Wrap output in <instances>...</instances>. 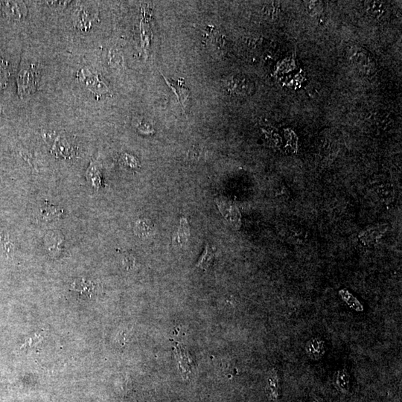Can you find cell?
<instances>
[{
	"label": "cell",
	"instance_id": "8fae6325",
	"mask_svg": "<svg viewBox=\"0 0 402 402\" xmlns=\"http://www.w3.org/2000/svg\"><path fill=\"white\" fill-rule=\"evenodd\" d=\"M214 249L210 247L208 244L205 245V250L201 255L199 261L197 263L196 266L202 269H207L209 268L210 265L212 264L214 260Z\"/></svg>",
	"mask_w": 402,
	"mask_h": 402
},
{
	"label": "cell",
	"instance_id": "8992f818",
	"mask_svg": "<svg viewBox=\"0 0 402 402\" xmlns=\"http://www.w3.org/2000/svg\"><path fill=\"white\" fill-rule=\"evenodd\" d=\"M165 81L168 83V86L172 89L175 92L177 96L178 97V101L182 105H184L185 102L187 101L189 96V89L185 85L184 80H174L172 79H168L164 77Z\"/></svg>",
	"mask_w": 402,
	"mask_h": 402
},
{
	"label": "cell",
	"instance_id": "4fadbf2b",
	"mask_svg": "<svg viewBox=\"0 0 402 402\" xmlns=\"http://www.w3.org/2000/svg\"><path fill=\"white\" fill-rule=\"evenodd\" d=\"M3 3H4L3 4L6 6L5 9H7L6 11L7 12L9 16L13 18L22 17V12L19 10L20 9V4H18L17 2H12V1Z\"/></svg>",
	"mask_w": 402,
	"mask_h": 402
},
{
	"label": "cell",
	"instance_id": "2e32d148",
	"mask_svg": "<svg viewBox=\"0 0 402 402\" xmlns=\"http://www.w3.org/2000/svg\"><path fill=\"white\" fill-rule=\"evenodd\" d=\"M311 402H323V401L320 400L318 398H314Z\"/></svg>",
	"mask_w": 402,
	"mask_h": 402
},
{
	"label": "cell",
	"instance_id": "5bb4252c",
	"mask_svg": "<svg viewBox=\"0 0 402 402\" xmlns=\"http://www.w3.org/2000/svg\"><path fill=\"white\" fill-rule=\"evenodd\" d=\"M42 214L46 217H55L58 215V208L54 205H44L42 207Z\"/></svg>",
	"mask_w": 402,
	"mask_h": 402
},
{
	"label": "cell",
	"instance_id": "ba28073f",
	"mask_svg": "<svg viewBox=\"0 0 402 402\" xmlns=\"http://www.w3.org/2000/svg\"><path fill=\"white\" fill-rule=\"evenodd\" d=\"M189 235H190V232H189L188 222L186 221L185 217H182L180 219V226H179L177 234L173 239V242L178 247H183L185 244H187Z\"/></svg>",
	"mask_w": 402,
	"mask_h": 402
},
{
	"label": "cell",
	"instance_id": "277c9868",
	"mask_svg": "<svg viewBox=\"0 0 402 402\" xmlns=\"http://www.w3.org/2000/svg\"><path fill=\"white\" fill-rule=\"evenodd\" d=\"M266 393L270 402H277L280 396L279 375L276 369H272L269 372L267 383Z\"/></svg>",
	"mask_w": 402,
	"mask_h": 402
},
{
	"label": "cell",
	"instance_id": "6da1fadb",
	"mask_svg": "<svg viewBox=\"0 0 402 402\" xmlns=\"http://www.w3.org/2000/svg\"><path fill=\"white\" fill-rule=\"evenodd\" d=\"M18 92L25 97L35 92L38 83V73L33 67L24 68L18 74Z\"/></svg>",
	"mask_w": 402,
	"mask_h": 402
},
{
	"label": "cell",
	"instance_id": "7c38bea8",
	"mask_svg": "<svg viewBox=\"0 0 402 402\" xmlns=\"http://www.w3.org/2000/svg\"><path fill=\"white\" fill-rule=\"evenodd\" d=\"M10 75V68L9 63L0 57V88L7 85Z\"/></svg>",
	"mask_w": 402,
	"mask_h": 402
},
{
	"label": "cell",
	"instance_id": "3957f363",
	"mask_svg": "<svg viewBox=\"0 0 402 402\" xmlns=\"http://www.w3.org/2000/svg\"><path fill=\"white\" fill-rule=\"evenodd\" d=\"M78 77L82 83L95 93L105 94L110 92L105 83H103L96 74H92L87 68L80 70Z\"/></svg>",
	"mask_w": 402,
	"mask_h": 402
},
{
	"label": "cell",
	"instance_id": "9c48e42d",
	"mask_svg": "<svg viewBox=\"0 0 402 402\" xmlns=\"http://www.w3.org/2000/svg\"><path fill=\"white\" fill-rule=\"evenodd\" d=\"M335 385L340 393H348L350 389V376L346 369H340L335 373Z\"/></svg>",
	"mask_w": 402,
	"mask_h": 402
},
{
	"label": "cell",
	"instance_id": "5b68a950",
	"mask_svg": "<svg viewBox=\"0 0 402 402\" xmlns=\"http://www.w3.org/2000/svg\"><path fill=\"white\" fill-rule=\"evenodd\" d=\"M351 60L353 64L360 68L369 70L374 67V63L369 56V52L360 48H356L351 52Z\"/></svg>",
	"mask_w": 402,
	"mask_h": 402
},
{
	"label": "cell",
	"instance_id": "7a4b0ae2",
	"mask_svg": "<svg viewBox=\"0 0 402 402\" xmlns=\"http://www.w3.org/2000/svg\"><path fill=\"white\" fill-rule=\"evenodd\" d=\"M226 90L238 95H247L253 89V83L244 76L232 75L227 77L224 81Z\"/></svg>",
	"mask_w": 402,
	"mask_h": 402
},
{
	"label": "cell",
	"instance_id": "30bf717a",
	"mask_svg": "<svg viewBox=\"0 0 402 402\" xmlns=\"http://www.w3.org/2000/svg\"><path fill=\"white\" fill-rule=\"evenodd\" d=\"M71 288L76 293H79L80 296L89 298L92 296L93 293L94 285L90 281L82 279L73 283Z\"/></svg>",
	"mask_w": 402,
	"mask_h": 402
},
{
	"label": "cell",
	"instance_id": "52a82bcc",
	"mask_svg": "<svg viewBox=\"0 0 402 402\" xmlns=\"http://www.w3.org/2000/svg\"><path fill=\"white\" fill-rule=\"evenodd\" d=\"M306 352L310 357L317 360L325 353V343L319 338H313L308 341L306 345Z\"/></svg>",
	"mask_w": 402,
	"mask_h": 402
},
{
	"label": "cell",
	"instance_id": "9a60e30c",
	"mask_svg": "<svg viewBox=\"0 0 402 402\" xmlns=\"http://www.w3.org/2000/svg\"><path fill=\"white\" fill-rule=\"evenodd\" d=\"M135 232L138 235H146L148 234L149 226L144 220H138L135 226Z\"/></svg>",
	"mask_w": 402,
	"mask_h": 402
}]
</instances>
